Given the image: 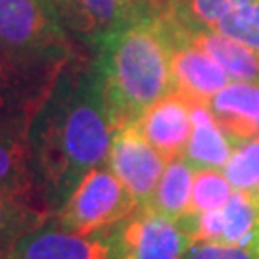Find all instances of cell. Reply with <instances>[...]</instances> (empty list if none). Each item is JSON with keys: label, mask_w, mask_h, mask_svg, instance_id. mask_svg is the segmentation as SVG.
I'll list each match as a JSON object with an SVG mask.
<instances>
[{"label": "cell", "mask_w": 259, "mask_h": 259, "mask_svg": "<svg viewBox=\"0 0 259 259\" xmlns=\"http://www.w3.org/2000/svg\"><path fill=\"white\" fill-rule=\"evenodd\" d=\"M113 133L102 81L73 58L27 133L33 167L52 209L64 205L91 169L108 161Z\"/></svg>", "instance_id": "cell-1"}, {"label": "cell", "mask_w": 259, "mask_h": 259, "mask_svg": "<svg viewBox=\"0 0 259 259\" xmlns=\"http://www.w3.org/2000/svg\"><path fill=\"white\" fill-rule=\"evenodd\" d=\"M100 81L113 131L173 93L171 45L157 14L131 19L102 38Z\"/></svg>", "instance_id": "cell-2"}, {"label": "cell", "mask_w": 259, "mask_h": 259, "mask_svg": "<svg viewBox=\"0 0 259 259\" xmlns=\"http://www.w3.org/2000/svg\"><path fill=\"white\" fill-rule=\"evenodd\" d=\"M139 207L111 169L94 167L77 183L64 205L52 213V219L67 232L94 236L125 221Z\"/></svg>", "instance_id": "cell-3"}, {"label": "cell", "mask_w": 259, "mask_h": 259, "mask_svg": "<svg viewBox=\"0 0 259 259\" xmlns=\"http://www.w3.org/2000/svg\"><path fill=\"white\" fill-rule=\"evenodd\" d=\"M0 42L27 56H75L48 0H0Z\"/></svg>", "instance_id": "cell-4"}, {"label": "cell", "mask_w": 259, "mask_h": 259, "mask_svg": "<svg viewBox=\"0 0 259 259\" xmlns=\"http://www.w3.org/2000/svg\"><path fill=\"white\" fill-rule=\"evenodd\" d=\"M161 213L139 207L117 225L111 246L115 259H186L192 246L188 232Z\"/></svg>", "instance_id": "cell-5"}, {"label": "cell", "mask_w": 259, "mask_h": 259, "mask_svg": "<svg viewBox=\"0 0 259 259\" xmlns=\"http://www.w3.org/2000/svg\"><path fill=\"white\" fill-rule=\"evenodd\" d=\"M108 165L140 207L150 204L167 161L150 146L137 121L113 133Z\"/></svg>", "instance_id": "cell-6"}, {"label": "cell", "mask_w": 259, "mask_h": 259, "mask_svg": "<svg viewBox=\"0 0 259 259\" xmlns=\"http://www.w3.org/2000/svg\"><path fill=\"white\" fill-rule=\"evenodd\" d=\"M157 16L165 27L167 38L171 45L173 93L185 96L192 104H209L215 94L231 83L229 73L211 56H207L204 50H200L185 37H181L163 14Z\"/></svg>", "instance_id": "cell-7"}, {"label": "cell", "mask_w": 259, "mask_h": 259, "mask_svg": "<svg viewBox=\"0 0 259 259\" xmlns=\"http://www.w3.org/2000/svg\"><path fill=\"white\" fill-rule=\"evenodd\" d=\"M163 14L171 25L177 29L181 37H185L188 42L204 50L207 56H211L217 64L229 73L231 79L242 81V83L259 84V52L253 48L242 45L234 38L221 35L209 27H200L192 21L185 19L173 4L167 10L159 12Z\"/></svg>", "instance_id": "cell-8"}, {"label": "cell", "mask_w": 259, "mask_h": 259, "mask_svg": "<svg viewBox=\"0 0 259 259\" xmlns=\"http://www.w3.org/2000/svg\"><path fill=\"white\" fill-rule=\"evenodd\" d=\"M50 217L45 225L25 234L16 244L10 259H115L108 238L79 236L64 231Z\"/></svg>", "instance_id": "cell-9"}, {"label": "cell", "mask_w": 259, "mask_h": 259, "mask_svg": "<svg viewBox=\"0 0 259 259\" xmlns=\"http://www.w3.org/2000/svg\"><path fill=\"white\" fill-rule=\"evenodd\" d=\"M137 125L150 146L165 161L183 157L192 133L190 102L181 94L169 93L144 111Z\"/></svg>", "instance_id": "cell-10"}, {"label": "cell", "mask_w": 259, "mask_h": 259, "mask_svg": "<svg viewBox=\"0 0 259 259\" xmlns=\"http://www.w3.org/2000/svg\"><path fill=\"white\" fill-rule=\"evenodd\" d=\"M60 23L87 38H104L113 29L144 16L137 0H48Z\"/></svg>", "instance_id": "cell-11"}, {"label": "cell", "mask_w": 259, "mask_h": 259, "mask_svg": "<svg viewBox=\"0 0 259 259\" xmlns=\"http://www.w3.org/2000/svg\"><path fill=\"white\" fill-rule=\"evenodd\" d=\"M209 110L232 140L259 137V84L229 83L209 100Z\"/></svg>", "instance_id": "cell-12"}, {"label": "cell", "mask_w": 259, "mask_h": 259, "mask_svg": "<svg viewBox=\"0 0 259 259\" xmlns=\"http://www.w3.org/2000/svg\"><path fill=\"white\" fill-rule=\"evenodd\" d=\"M190 119L192 133L183 157L194 169H223L234 148L213 117L209 104L190 102Z\"/></svg>", "instance_id": "cell-13"}, {"label": "cell", "mask_w": 259, "mask_h": 259, "mask_svg": "<svg viewBox=\"0 0 259 259\" xmlns=\"http://www.w3.org/2000/svg\"><path fill=\"white\" fill-rule=\"evenodd\" d=\"M0 188L14 194L47 198L33 167L27 135L4 125H0Z\"/></svg>", "instance_id": "cell-14"}, {"label": "cell", "mask_w": 259, "mask_h": 259, "mask_svg": "<svg viewBox=\"0 0 259 259\" xmlns=\"http://www.w3.org/2000/svg\"><path fill=\"white\" fill-rule=\"evenodd\" d=\"M47 198L14 194L0 188V257H8L25 234L52 217Z\"/></svg>", "instance_id": "cell-15"}, {"label": "cell", "mask_w": 259, "mask_h": 259, "mask_svg": "<svg viewBox=\"0 0 259 259\" xmlns=\"http://www.w3.org/2000/svg\"><path fill=\"white\" fill-rule=\"evenodd\" d=\"M194 173L196 169L185 157H175V159L167 161L165 171L159 179L156 192L152 196L150 204L144 207H150L173 221L185 219L190 211Z\"/></svg>", "instance_id": "cell-16"}, {"label": "cell", "mask_w": 259, "mask_h": 259, "mask_svg": "<svg viewBox=\"0 0 259 259\" xmlns=\"http://www.w3.org/2000/svg\"><path fill=\"white\" fill-rule=\"evenodd\" d=\"M259 227V211L248 192H236L221 207V242L232 246H248Z\"/></svg>", "instance_id": "cell-17"}, {"label": "cell", "mask_w": 259, "mask_h": 259, "mask_svg": "<svg viewBox=\"0 0 259 259\" xmlns=\"http://www.w3.org/2000/svg\"><path fill=\"white\" fill-rule=\"evenodd\" d=\"M232 194L234 188L219 169H196L188 215L221 209L229 204Z\"/></svg>", "instance_id": "cell-18"}, {"label": "cell", "mask_w": 259, "mask_h": 259, "mask_svg": "<svg viewBox=\"0 0 259 259\" xmlns=\"http://www.w3.org/2000/svg\"><path fill=\"white\" fill-rule=\"evenodd\" d=\"M223 173L236 192L253 194L259 188V137L238 140V146L232 150Z\"/></svg>", "instance_id": "cell-19"}, {"label": "cell", "mask_w": 259, "mask_h": 259, "mask_svg": "<svg viewBox=\"0 0 259 259\" xmlns=\"http://www.w3.org/2000/svg\"><path fill=\"white\" fill-rule=\"evenodd\" d=\"M209 29L259 52V0L231 12Z\"/></svg>", "instance_id": "cell-20"}, {"label": "cell", "mask_w": 259, "mask_h": 259, "mask_svg": "<svg viewBox=\"0 0 259 259\" xmlns=\"http://www.w3.org/2000/svg\"><path fill=\"white\" fill-rule=\"evenodd\" d=\"M255 0H175L173 8L185 19L200 27H213L231 12Z\"/></svg>", "instance_id": "cell-21"}, {"label": "cell", "mask_w": 259, "mask_h": 259, "mask_svg": "<svg viewBox=\"0 0 259 259\" xmlns=\"http://www.w3.org/2000/svg\"><path fill=\"white\" fill-rule=\"evenodd\" d=\"M186 259H257V251L253 244L232 246V244L200 242L190 246Z\"/></svg>", "instance_id": "cell-22"}, {"label": "cell", "mask_w": 259, "mask_h": 259, "mask_svg": "<svg viewBox=\"0 0 259 259\" xmlns=\"http://www.w3.org/2000/svg\"><path fill=\"white\" fill-rule=\"evenodd\" d=\"M251 244H253V248L257 251V259H259V227L257 231H255V234H253V238H251Z\"/></svg>", "instance_id": "cell-23"}, {"label": "cell", "mask_w": 259, "mask_h": 259, "mask_svg": "<svg viewBox=\"0 0 259 259\" xmlns=\"http://www.w3.org/2000/svg\"><path fill=\"white\" fill-rule=\"evenodd\" d=\"M251 198H253V204H255V207H257V211H259V188L251 194Z\"/></svg>", "instance_id": "cell-24"}, {"label": "cell", "mask_w": 259, "mask_h": 259, "mask_svg": "<svg viewBox=\"0 0 259 259\" xmlns=\"http://www.w3.org/2000/svg\"><path fill=\"white\" fill-rule=\"evenodd\" d=\"M0 259H10V257H0Z\"/></svg>", "instance_id": "cell-25"}]
</instances>
